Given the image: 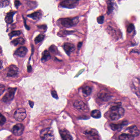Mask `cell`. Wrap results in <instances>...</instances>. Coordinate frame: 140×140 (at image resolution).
<instances>
[{
    "label": "cell",
    "instance_id": "cell-37",
    "mask_svg": "<svg viewBox=\"0 0 140 140\" xmlns=\"http://www.w3.org/2000/svg\"><path fill=\"white\" fill-rule=\"evenodd\" d=\"M32 67L31 66H29L28 67V72H30L32 71Z\"/></svg>",
    "mask_w": 140,
    "mask_h": 140
},
{
    "label": "cell",
    "instance_id": "cell-32",
    "mask_svg": "<svg viewBox=\"0 0 140 140\" xmlns=\"http://www.w3.org/2000/svg\"><path fill=\"white\" fill-rule=\"evenodd\" d=\"M5 86L2 84H0V96H1L5 91Z\"/></svg>",
    "mask_w": 140,
    "mask_h": 140
},
{
    "label": "cell",
    "instance_id": "cell-22",
    "mask_svg": "<svg viewBox=\"0 0 140 140\" xmlns=\"http://www.w3.org/2000/svg\"><path fill=\"white\" fill-rule=\"evenodd\" d=\"M25 41L22 38H18L14 39L12 42V44L14 46H17L18 45H23L24 44Z\"/></svg>",
    "mask_w": 140,
    "mask_h": 140
},
{
    "label": "cell",
    "instance_id": "cell-5",
    "mask_svg": "<svg viewBox=\"0 0 140 140\" xmlns=\"http://www.w3.org/2000/svg\"><path fill=\"white\" fill-rule=\"evenodd\" d=\"M79 0H64L60 3L63 8L73 9L76 8L79 3Z\"/></svg>",
    "mask_w": 140,
    "mask_h": 140
},
{
    "label": "cell",
    "instance_id": "cell-24",
    "mask_svg": "<svg viewBox=\"0 0 140 140\" xmlns=\"http://www.w3.org/2000/svg\"><path fill=\"white\" fill-rule=\"evenodd\" d=\"M82 92L86 96H90L92 92V89L89 86H86L83 88L82 89Z\"/></svg>",
    "mask_w": 140,
    "mask_h": 140
},
{
    "label": "cell",
    "instance_id": "cell-20",
    "mask_svg": "<svg viewBox=\"0 0 140 140\" xmlns=\"http://www.w3.org/2000/svg\"><path fill=\"white\" fill-rule=\"evenodd\" d=\"M107 14L108 15L111 14L114 11V3L111 0H108L107 1Z\"/></svg>",
    "mask_w": 140,
    "mask_h": 140
},
{
    "label": "cell",
    "instance_id": "cell-17",
    "mask_svg": "<svg viewBox=\"0 0 140 140\" xmlns=\"http://www.w3.org/2000/svg\"><path fill=\"white\" fill-rule=\"evenodd\" d=\"M42 16V12L40 11H39L34 12V13L29 14L27 16L28 17H29L30 18L34 20L37 21L41 19Z\"/></svg>",
    "mask_w": 140,
    "mask_h": 140
},
{
    "label": "cell",
    "instance_id": "cell-11",
    "mask_svg": "<svg viewBox=\"0 0 140 140\" xmlns=\"http://www.w3.org/2000/svg\"><path fill=\"white\" fill-rule=\"evenodd\" d=\"M60 134L62 140H73V138L70 132L65 129L60 130Z\"/></svg>",
    "mask_w": 140,
    "mask_h": 140
},
{
    "label": "cell",
    "instance_id": "cell-26",
    "mask_svg": "<svg viewBox=\"0 0 140 140\" xmlns=\"http://www.w3.org/2000/svg\"><path fill=\"white\" fill-rule=\"evenodd\" d=\"M133 84L131 85V89L132 91L134 92V93L136 94L137 96H140V91L139 90V89L138 88V87H136L135 86V84H134V83H132Z\"/></svg>",
    "mask_w": 140,
    "mask_h": 140
},
{
    "label": "cell",
    "instance_id": "cell-4",
    "mask_svg": "<svg viewBox=\"0 0 140 140\" xmlns=\"http://www.w3.org/2000/svg\"><path fill=\"white\" fill-rule=\"evenodd\" d=\"M16 89H17L16 88H9L6 93H5V94L2 100L5 103H9L12 101L14 99Z\"/></svg>",
    "mask_w": 140,
    "mask_h": 140
},
{
    "label": "cell",
    "instance_id": "cell-21",
    "mask_svg": "<svg viewBox=\"0 0 140 140\" xmlns=\"http://www.w3.org/2000/svg\"><path fill=\"white\" fill-rule=\"evenodd\" d=\"M134 137L129 134H123L119 136V140H133Z\"/></svg>",
    "mask_w": 140,
    "mask_h": 140
},
{
    "label": "cell",
    "instance_id": "cell-2",
    "mask_svg": "<svg viewBox=\"0 0 140 140\" xmlns=\"http://www.w3.org/2000/svg\"><path fill=\"white\" fill-rule=\"evenodd\" d=\"M40 136L42 140H54V135L53 130L51 128L44 129L41 131Z\"/></svg>",
    "mask_w": 140,
    "mask_h": 140
},
{
    "label": "cell",
    "instance_id": "cell-25",
    "mask_svg": "<svg viewBox=\"0 0 140 140\" xmlns=\"http://www.w3.org/2000/svg\"><path fill=\"white\" fill-rule=\"evenodd\" d=\"M45 35L43 34H40L38 36H37L35 39H34V42L36 44H38L39 43L42 42L44 39Z\"/></svg>",
    "mask_w": 140,
    "mask_h": 140
},
{
    "label": "cell",
    "instance_id": "cell-23",
    "mask_svg": "<svg viewBox=\"0 0 140 140\" xmlns=\"http://www.w3.org/2000/svg\"><path fill=\"white\" fill-rule=\"evenodd\" d=\"M91 116L95 118H99L101 116V113L98 110H94L91 112Z\"/></svg>",
    "mask_w": 140,
    "mask_h": 140
},
{
    "label": "cell",
    "instance_id": "cell-14",
    "mask_svg": "<svg viewBox=\"0 0 140 140\" xmlns=\"http://www.w3.org/2000/svg\"><path fill=\"white\" fill-rule=\"evenodd\" d=\"M28 52V49L26 47H21L16 50L14 54L20 57H24Z\"/></svg>",
    "mask_w": 140,
    "mask_h": 140
},
{
    "label": "cell",
    "instance_id": "cell-19",
    "mask_svg": "<svg viewBox=\"0 0 140 140\" xmlns=\"http://www.w3.org/2000/svg\"><path fill=\"white\" fill-rule=\"evenodd\" d=\"M51 58V56L48 50H45L42 54L41 61L42 62L44 63L49 60Z\"/></svg>",
    "mask_w": 140,
    "mask_h": 140
},
{
    "label": "cell",
    "instance_id": "cell-10",
    "mask_svg": "<svg viewBox=\"0 0 140 140\" xmlns=\"http://www.w3.org/2000/svg\"><path fill=\"white\" fill-rule=\"evenodd\" d=\"M19 68L16 66L11 65L9 67L7 76L8 77H15L18 74Z\"/></svg>",
    "mask_w": 140,
    "mask_h": 140
},
{
    "label": "cell",
    "instance_id": "cell-41",
    "mask_svg": "<svg viewBox=\"0 0 140 140\" xmlns=\"http://www.w3.org/2000/svg\"><path fill=\"white\" fill-rule=\"evenodd\" d=\"M2 48H1V47H0V54H1V53H2Z\"/></svg>",
    "mask_w": 140,
    "mask_h": 140
},
{
    "label": "cell",
    "instance_id": "cell-29",
    "mask_svg": "<svg viewBox=\"0 0 140 140\" xmlns=\"http://www.w3.org/2000/svg\"><path fill=\"white\" fill-rule=\"evenodd\" d=\"M134 25L131 23L127 27V32L128 33H130L134 30Z\"/></svg>",
    "mask_w": 140,
    "mask_h": 140
},
{
    "label": "cell",
    "instance_id": "cell-31",
    "mask_svg": "<svg viewBox=\"0 0 140 140\" xmlns=\"http://www.w3.org/2000/svg\"><path fill=\"white\" fill-rule=\"evenodd\" d=\"M6 120V119L5 118L4 116H3L2 115L0 114V125H2L5 123Z\"/></svg>",
    "mask_w": 140,
    "mask_h": 140
},
{
    "label": "cell",
    "instance_id": "cell-35",
    "mask_svg": "<svg viewBox=\"0 0 140 140\" xmlns=\"http://www.w3.org/2000/svg\"><path fill=\"white\" fill-rule=\"evenodd\" d=\"M38 27L39 28L42 29V30H45V31L46 30L47 27L46 25H41V26H38Z\"/></svg>",
    "mask_w": 140,
    "mask_h": 140
},
{
    "label": "cell",
    "instance_id": "cell-28",
    "mask_svg": "<svg viewBox=\"0 0 140 140\" xmlns=\"http://www.w3.org/2000/svg\"><path fill=\"white\" fill-rule=\"evenodd\" d=\"M9 0H0V7H6L9 5Z\"/></svg>",
    "mask_w": 140,
    "mask_h": 140
},
{
    "label": "cell",
    "instance_id": "cell-18",
    "mask_svg": "<svg viewBox=\"0 0 140 140\" xmlns=\"http://www.w3.org/2000/svg\"><path fill=\"white\" fill-rule=\"evenodd\" d=\"M15 13L16 12H10L7 14L5 18V21L7 23L11 24L13 22V16Z\"/></svg>",
    "mask_w": 140,
    "mask_h": 140
},
{
    "label": "cell",
    "instance_id": "cell-16",
    "mask_svg": "<svg viewBox=\"0 0 140 140\" xmlns=\"http://www.w3.org/2000/svg\"><path fill=\"white\" fill-rule=\"evenodd\" d=\"M98 96L99 98L104 101L108 100L111 97L108 93L103 90L100 91L98 93Z\"/></svg>",
    "mask_w": 140,
    "mask_h": 140
},
{
    "label": "cell",
    "instance_id": "cell-38",
    "mask_svg": "<svg viewBox=\"0 0 140 140\" xmlns=\"http://www.w3.org/2000/svg\"><path fill=\"white\" fill-rule=\"evenodd\" d=\"M24 21L25 26L26 28V29H27V30H29V29H30V28H29V27L28 26H27L26 24V21H25V20L24 19Z\"/></svg>",
    "mask_w": 140,
    "mask_h": 140
},
{
    "label": "cell",
    "instance_id": "cell-42",
    "mask_svg": "<svg viewBox=\"0 0 140 140\" xmlns=\"http://www.w3.org/2000/svg\"><path fill=\"white\" fill-rule=\"evenodd\" d=\"M22 140V139H20V140Z\"/></svg>",
    "mask_w": 140,
    "mask_h": 140
},
{
    "label": "cell",
    "instance_id": "cell-12",
    "mask_svg": "<svg viewBox=\"0 0 140 140\" xmlns=\"http://www.w3.org/2000/svg\"><path fill=\"white\" fill-rule=\"evenodd\" d=\"M63 48L66 53L68 55H69L71 52H72L74 50L75 46L73 44L69 43H66L64 44Z\"/></svg>",
    "mask_w": 140,
    "mask_h": 140
},
{
    "label": "cell",
    "instance_id": "cell-39",
    "mask_svg": "<svg viewBox=\"0 0 140 140\" xmlns=\"http://www.w3.org/2000/svg\"><path fill=\"white\" fill-rule=\"evenodd\" d=\"M3 62L1 60H0V69L3 68Z\"/></svg>",
    "mask_w": 140,
    "mask_h": 140
},
{
    "label": "cell",
    "instance_id": "cell-1",
    "mask_svg": "<svg viewBox=\"0 0 140 140\" xmlns=\"http://www.w3.org/2000/svg\"><path fill=\"white\" fill-rule=\"evenodd\" d=\"M111 110L110 117L113 120H119L124 115V109L119 105L112 107Z\"/></svg>",
    "mask_w": 140,
    "mask_h": 140
},
{
    "label": "cell",
    "instance_id": "cell-40",
    "mask_svg": "<svg viewBox=\"0 0 140 140\" xmlns=\"http://www.w3.org/2000/svg\"><path fill=\"white\" fill-rule=\"evenodd\" d=\"M82 43L80 42L78 44V48H80L82 46Z\"/></svg>",
    "mask_w": 140,
    "mask_h": 140
},
{
    "label": "cell",
    "instance_id": "cell-3",
    "mask_svg": "<svg viewBox=\"0 0 140 140\" xmlns=\"http://www.w3.org/2000/svg\"><path fill=\"white\" fill-rule=\"evenodd\" d=\"M61 23L63 26L69 28L76 25L79 21L78 17H75L71 19L67 18L61 19Z\"/></svg>",
    "mask_w": 140,
    "mask_h": 140
},
{
    "label": "cell",
    "instance_id": "cell-30",
    "mask_svg": "<svg viewBox=\"0 0 140 140\" xmlns=\"http://www.w3.org/2000/svg\"><path fill=\"white\" fill-rule=\"evenodd\" d=\"M104 16H99L97 18V21L98 23L101 24H102L104 23Z\"/></svg>",
    "mask_w": 140,
    "mask_h": 140
},
{
    "label": "cell",
    "instance_id": "cell-9",
    "mask_svg": "<svg viewBox=\"0 0 140 140\" xmlns=\"http://www.w3.org/2000/svg\"><path fill=\"white\" fill-rule=\"evenodd\" d=\"M73 106L75 108L79 110L84 112H88L89 111V108L85 103L81 100H76L73 104Z\"/></svg>",
    "mask_w": 140,
    "mask_h": 140
},
{
    "label": "cell",
    "instance_id": "cell-34",
    "mask_svg": "<svg viewBox=\"0 0 140 140\" xmlns=\"http://www.w3.org/2000/svg\"><path fill=\"white\" fill-rule=\"evenodd\" d=\"M21 3L19 1H18V0L15 1V2H14V5H15L16 8H18L19 7Z\"/></svg>",
    "mask_w": 140,
    "mask_h": 140
},
{
    "label": "cell",
    "instance_id": "cell-15",
    "mask_svg": "<svg viewBox=\"0 0 140 140\" xmlns=\"http://www.w3.org/2000/svg\"><path fill=\"white\" fill-rule=\"evenodd\" d=\"M127 131L129 134L133 136L134 137L138 136L139 135V131L136 126L133 125L127 129Z\"/></svg>",
    "mask_w": 140,
    "mask_h": 140
},
{
    "label": "cell",
    "instance_id": "cell-7",
    "mask_svg": "<svg viewBox=\"0 0 140 140\" xmlns=\"http://www.w3.org/2000/svg\"><path fill=\"white\" fill-rule=\"evenodd\" d=\"M84 134L90 140H100L98 132L96 130L89 129L85 131Z\"/></svg>",
    "mask_w": 140,
    "mask_h": 140
},
{
    "label": "cell",
    "instance_id": "cell-6",
    "mask_svg": "<svg viewBox=\"0 0 140 140\" xmlns=\"http://www.w3.org/2000/svg\"><path fill=\"white\" fill-rule=\"evenodd\" d=\"M26 112L25 109L23 108L17 109L14 114V118L16 120L22 121L26 118Z\"/></svg>",
    "mask_w": 140,
    "mask_h": 140
},
{
    "label": "cell",
    "instance_id": "cell-8",
    "mask_svg": "<svg viewBox=\"0 0 140 140\" xmlns=\"http://www.w3.org/2000/svg\"><path fill=\"white\" fill-rule=\"evenodd\" d=\"M24 130V125L21 123H18L14 125L12 129V132L15 136H19L22 135Z\"/></svg>",
    "mask_w": 140,
    "mask_h": 140
},
{
    "label": "cell",
    "instance_id": "cell-36",
    "mask_svg": "<svg viewBox=\"0 0 140 140\" xmlns=\"http://www.w3.org/2000/svg\"><path fill=\"white\" fill-rule=\"evenodd\" d=\"M29 104H30V106L31 108H33V106H34V102L32 101H29Z\"/></svg>",
    "mask_w": 140,
    "mask_h": 140
},
{
    "label": "cell",
    "instance_id": "cell-33",
    "mask_svg": "<svg viewBox=\"0 0 140 140\" xmlns=\"http://www.w3.org/2000/svg\"><path fill=\"white\" fill-rule=\"evenodd\" d=\"M51 95H52V97L56 99H58V95L56 91H51Z\"/></svg>",
    "mask_w": 140,
    "mask_h": 140
},
{
    "label": "cell",
    "instance_id": "cell-27",
    "mask_svg": "<svg viewBox=\"0 0 140 140\" xmlns=\"http://www.w3.org/2000/svg\"><path fill=\"white\" fill-rule=\"evenodd\" d=\"M21 32L19 30H16V31H13L11 32L9 34V36L10 38H12V37L14 36H17L19 35H20L21 34Z\"/></svg>",
    "mask_w": 140,
    "mask_h": 140
},
{
    "label": "cell",
    "instance_id": "cell-13",
    "mask_svg": "<svg viewBox=\"0 0 140 140\" xmlns=\"http://www.w3.org/2000/svg\"><path fill=\"white\" fill-rule=\"evenodd\" d=\"M127 124V121H124L121 123H118V124L112 123L110 125L111 128L114 131H120L122 130L123 126L126 125Z\"/></svg>",
    "mask_w": 140,
    "mask_h": 140
}]
</instances>
